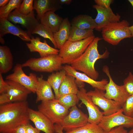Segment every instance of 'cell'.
<instances>
[{"instance_id": "obj_10", "label": "cell", "mask_w": 133, "mask_h": 133, "mask_svg": "<svg viewBox=\"0 0 133 133\" xmlns=\"http://www.w3.org/2000/svg\"><path fill=\"white\" fill-rule=\"evenodd\" d=\"M22 64H17L15 66L13 73L7 76L6 79L17 82L30 90L32 93H35L38 83V77L33 73H30L29 75H26L22 69Z\"/></svg>"}, {"instance_id": "obj_32", "label": "cell", "mask_w": 133, "mask_h": 133, "mask_svg": "<svg viewBox=\"0 0 133 133\" xmlns=\"http://www.w3.org/2000/svg\"><path fill=\"white\" fill-rule=\"evenodd\" d=\"M23 0H10L5 6L0 7V18H7L14 9L18 8Z\"/></svg>"}, {"instance_id": "obj_25", "label": "cell", "mask_w": 133, "mask_h": 133, "mask_svg": "<svg viewBox=\"0 0 133 133\" xmlns=\"http://www.w3.org/2000/svg\"><path fill=\"white\" fill-rule=\"evenodd\" d=\"M71 24L72 26L84 29L93 30L96 27L94 19L86 15H80L75 17Z\"/></svg>"}, {"instance_id": "obj_39", "label": "cell", "mask_w": 133, "mask_h": 133, "mask_svg": "<svg viewBox=\"0 0 133 133\" xmlns=\"http://www.w3.org/2000/svg\"><path fill=\"white\" fill-rule=\"evenodd\" d=\"M7 84L3 78L2 74L0 73V94L5 92Z\"/></svg>"}, {"instance_id": "obj_12", "label": "cell", "mask_w": 133, "mask_h": 133, "mask_svg": "<svg viewBox=\"0 0 133 133\" xmlns=\"http://www.w3.org/2000/svg\"><path fill=\"white\" fill-rule=\"evenodd\" d=\"M84 88H80L77 94L81 104H84L87 110L89 116L88 122L98 124L104 116L98 106L92 101L87 94Z\"/></svg>"}, {"instance_id": "obj_36", "label": "cell", "mask_w": 133, "mask_h": 133, "mask_svg": "<svg viewBox=\"0 0 133 133\" xmlns=\"http://www.w3.org/2000/svg\"><path fill=\"white\" fill-rule=\"evenodd\" d=\"M96 5L106 8L110 7L111 4L114 1L112 0H95Z\"/></svg>"}, {"instance_id": "obj_19", "label": "cell", "mask_w": 133, "mask_h": 133, "mask_svg": "<svg viewBox=\"0 0 133 133\" xmlns=\"http://www.w3.org/2000/svg\"><path fill=\"white\" fill-rule=\"evenodd\" d=\"M30 42L26 44L30 52H38L40 57L52 54H58L59 50L49 46L45 40L42 42L39 37L34 38L32 36Z\"/></svg>"}, {"instance_id": "obj_45", "label": "cell", "mask_w": 133, "mask_h": 133, "mask_svg": "<svg viewBox=\"0 0 133 133\" xmlns=\"http://www.w3.org/2000/svg\"><path fill=\"white\" fill-rule=\"evenodd\" d=\"M10 0H0V7H2L6 5L9 2Z\"/></svg>"}, {"instance_id": "obj_6", "label": "cell", "mask_w": 133, "mask_h": 133, "mask_svg": "<svg viewBox=\"0 0 133 133\" xmlns=\"http://www.w3.org/2000/svg\"><path fill=\"white\" fill-rule=\"evenodd\" d=\"M38 109L54 124H60L69 112L56 99L41 101Z\"/></svg>"}, {"instance_id": "obj_31", "label": "cell", "mask_w": 133, "mask_h": 133, "mask_svg": "<svg viewBox=\"0 0 133 133\" xmlns=\"http://www.w3.org/2000/svg\"><path fill=\"white\" fill-rule=\"evenodd\" d=\"M98 124L88 122L85 125L65 133H104Z\"/></svg>"}, {"instance_id": "obj_22", "label": "cell", "mask_w": 133, "mask_h": 133, "mask_svg": "<svg viewBox=\"0 0 133 133\" xmlns=\"http://www.w3.org/2000/svg\"><path fill=\"white\" fill-rule=\"evenodd\" d=\"M50 11L45 13L39 19L41 23L48 27L54 33L58 31L63 19Z\"/></svg>"}, {"instance_id": "obj_18", "label": "cell", "mask_w": 133, "mask_h": 133, "mask_svg": "<svg viewBox=\"0 0 133 133\" xmlns=\"http://www.w3.org/2000/svg\"><path fill=\"white\" fill-rule=\"evenodd\" d=\"M63 69L66 71V75L72 76L77 80L88 83L94 88L105 91V86L108 83L107 79H103L100 81H97L84 73L78 71L67 65L63 66Z\"/></svg>"}, {"instance_id": "obj_42", "label": "cell", "mask_w": 133, "mask_h": 133, "mask_svg": "<svg viewBox=\"0 0 133 133\" xmlns=\"http://www.w3.org/2000/svg\"><path fill=\"white\" fill-rule=\"evenodd\" d=\"M55 132L56 133H63V128L60 124H54Z\"/></svg>"}, {"instance_id": "obj_4", "label": "cell", "mask_w": 133, "mask_h": 133, "mask_svg": "<svg viewBox=\"0 0 133 133\" xmlns=\"http://www.w3.org/2000/svg\"><path fill=\"white\" fill-rule=\"evenodd\" d=\"M129 25L126 20L108 25L101 31L103 39L112 45H118L122 40L132 37Z\"/></svg>"}, {"instance_id": "obj_35", "label": "cell", "mask_w": 133, "mask_h": 133, "mask_svg": "<svg viewBox=\"0 0 133 133\" xmlns=\"http://www.w3.org/2000/svg\"><path fill=\"white\" fill-rule=\"evenodd\" d=\"M123 84L130 95H133V75L130 72L128 76L123 80Z\"/></svg>"}, {"instance_id": "obj_28", "label": "cell", "mask_w": 133, "mask_h": 133, "mask_svg": "<svg viewBox=\"0 0 133 133\" xmlns=\"http://www.w3.org/2000/svg\"><path fill=\"white\" fill-rule=\"evenodd\" d=\"M94 35L93 30L82 29L71 26L68 40L73 42L80 41Z\"/></svg>"}, {"instance_id": "obj_40", "label": "cell", "mask_w": 133, "mask_h": 133, "mask_svg": "<svg viewBox=\"0 0 133 133\" xmlns=\"http://www.w3.org/2000/svg\"><path fill=\"white\" fill-rule=\"evenodd\" d=\"M27 133H40V131L29 123L26 125Z\"/></svg>"}, {"instance_id": "obj_20", "label": "cell", "mask_w": 133, "mask_h": 133, "mask_svg": "<svg viewBox=\"0 0 133 133\" xmlns=\"http://www.w3.org/2000/svg\"><path fill=\"white\" fill-rule=\"evenodd\" d=\"M38 83L35 93L37 97L36 102L55 99L52 87L47 81L44 80L42 76L38 77Z\"/></svg>"}, {"instance_id": "obj_23", "label": "cell", "mask_w": 133, "mask_h": 133, "mask_svg": "<svg viewBox=\"0 0 133 133\" xmlns=\"http://www.w3.org/2000/svg\"><path fill=\"white\" fill-rule=\"evenodd\" d=\"M71 27L68 19H63L58 31L54 33V37L57 48L59 50L68 40Z\"/></svg>"}, {"instance_id": "obj_5", "label": "cell", "mask_w": 133, "mask_h": 133, "mask_svg": "<svg viewBox=\"0 0 133 133\" xmlns=\"http://www.w3.org/2000/svg\"><path fill=\"white\" fill-rule=\"evenodd\" d=\"M95 37L94 35L80 41L67 40L59 50L58 54L62 59L63 64H70L80 56Z\"/></svg>"}, {"instance_id": "obj_13", "label": "cell", "mask_w": 133, "mask_h": 133, "mask_svg": "<svg viewBox=\"0 0 133 133\" xmlns=\"http://www.w3.org/2000/svg\"><path fill=\"white\" fill-rule=\"evenodd\" d=\"M97 11V14L95 21L96 25L95 30L101 31L102 29L108 25L120 21L121 16L118 14H115L111 7L106 8L96 4L93 5Z\"/></svg>"}, {"instance_id": "obj_27", "label": "cell", "mask_w": 133, "mask_h": 133, "mask_svg": "<svg viewBox=\"0 0 133 133\" xmlns=\"http://www.w3.org/2000/svg\"><path fill=\"white\" fill-rule=\"evenodd\" d=\"M66 71L64 69L50 75L47 81L53 89L55 99L58 98V91L60 86L66 75Z\"/></svg>"}, {"instance_id": "obj_46", "label": "cell", "mask_w": 133, "mask_h": 133, "mask_svg": "<svg viewBox=\"0 0 133 133\" xmlns=\"http://www.w3.org/2000/svg\"><path fill=\"white\" fill-rule=\"evenodd\" d=\"M129 28L131 32L132 37L133 38V25L132 26H129Z\"/></svg>"}, {"instance_id": "obj_44", "label": "cell", "mask_w": 133, "mask_h": 133, "mask_svg": "<svg viewBox=\"0 0 133 133\" xmlns=\"http://www.w3.org/2000/svg\"><path fill=\"white\" fill-rule=\"evenodd\" d=\"M72 1L71 0H59L58 1L60 4H65L68 5Z\"/></svg>"}, {"instance_id": "obj_17", "label": "cell", "mask_w": 133, "mask_h": 133, "mask_svg": "<svg viewBox=\"0 0 133 133\" xmlns=\"http://www.w3.org/2000/svg\"><path fill=\"white\" fill-rule=\"evenodd\" d=\"M28 112L29 120L33 123L36 128L45 133H55L54 124L42 113L30 108Z\"/></svg>"}, {"instance_id": "obj_15", "label": "cell", "mask_w": 133, "mask_h": 133, "mask_svg": "<svg viewBox=\"0 0 133 133\" xmlns=\"http://www.w3.org/2000/svg\"><path fill=\"white\" fill-rule=\"evenodd\" d=\"M8 33L16 36L22 40L26 41H30L32 36L27 31L14 24L7 18H0V41L2 44L5 43L2 37Z\"/></svg>"}, {"instance_id": "obj_2", "label": "cell", "mask_w": 133, "mask_h": 133, "mask_svg": "<svg viewBox=\"0 0 133 133\" xmlns=\"http://www.w3.org/2000/svg\"><path fill=\"white\" fill-rule=\"evenodd\" d=\"M102 39L95 37L83 53L70 64L74 69L84 73L92 79L96 80L99 73L95 67L96 62L100 59L107 58L109 53L106 50L102 54L99 53L98 50V43Z\"/></svg>"}, {"instance_id": "obj_48", "label": "cell", "mask_w": 133, "mask_h": 133, "mask_svg": "<svg viewBox=\"0 0 133 133\" xmlns=\"http://www.w3.org/2000/svg\"><path fill=\"white\" fill-rule=\"evenodd\" d=\"M128 133H133V128L128 132Z\"/></svg>"}, {"instance_id": "obj_9", "label": "cell", "mask_w": 133, "mask_h": 133, "mask_svg": "<svg viewBox=\"0 0 133 133\" xmlns=\"http://www.w3.org/2000/svg\"><path fill=\"white\" fill-rule=\"evenodd\" d=\"M102 70L108 77L109 81L105 87L104 96L106 98L119 103L122 107L130 96L123 85H119L113 81L107 66H104Z\"/></svg>"}, {"instance_id": "obj_16", "label": "cell", "mask_w": 133, "mask_h": 133, "mask_svg": "<svg viewBox=\"0 0 133 133\" xmlns=\"http://www.w3.org/2000/svg\"><path fill=\"white\" fill-rule=\"evenodd\" d=\"M5 92L11 102L27 101L29 94L32 93L29 90L20 84L12 81L7 80Z\"/></svg>"}, {"instance_id": "obj_30", "label": "cell", "mask_w": 133, "mask_h": 133, "mask_svg": "<svg viewBox=\"0 0 133 133\" xmlns=\"http://www.w3.org/2000/svg\"><path fill=\"white\" fill-rule=\"evenodd\" d=\"M57 100L61 104L68 109L76 105L80 100L77 95L74 94L61 95Z\"/></svg>"}, {"instance_id": "obj_47", "label": "cell", "mask_w": 133, "mask_h": 133, "mask_svg": "<svg viewBox=\"0 0 133 133\" xmlns=\"http://www.w3.org/2000/svg\"><path fill=\"white\" fill-rule=\"evenodd\" d=\"M128 1L131 4L133 7V0H129Z\"/></svg>"}, {"instance_id": "obj_14", "label": "cell", "mask_w": 133, "mask_h": 133, "mask_svg": "<svg viewBox=\"0 0 133 133\" xmlns=\"http://www.w3.org/2000/svg\"><path fill=\"white\" fill-rule=\"evenodd\" d=\"M7 19L15 24L21 25L31 35L34 29L40 23L35 18L33 11L28 15H25L20 13L17 8L11 12Z\"/></svg>"}, {"instance_id": "obj_3", "label": "cell", "mask_w": 133, "mask_h": 133, "mask_svg": "<svg viewBox=\"0 0 133 133\" xmlns=\"http://www.w3.org/2000/svg\"><path fill=\"white\" fill-rule=\"evenodd\" d=\"M63 60L58 54H52L43 57L31 58L22 64L32 70L40 72H51L63 69Z\"/></svg>"}, {"instance_id": "obj_41", "label": "cell", "mask_w": 133, "mask_h": 133, "mask_svg": "<svg viewBox=\"0 0 133 133\" xmlns=\"http://www.w3.org/2000/svg\"><path fill=\"white\" fill-rule=\"evenodd\" d=\"M26 125H22L19 126L15 130L13 133H27Z\"/></svg>"}, {"instance_id": "obj_37", "label": "cell", "mask_w": 133, "mask_h": 133, "mask_svg": "<svg viewBox=\"0 0 133 133\" xmlns=\"http://www.w3.org/2000/svg\"><path fill=\"white\" fill-rule=\"evenodd\" d=\"M11 102L9 96L5 92H4L0 95V104L3 105L5 104Z\"/></svg>"}, {"instance_id": "obj_38", "label": "cell", "mask_w": 133, "mask_h": 133, "mask_svg": "<svg viewBox=\"0 0 133 133\" xmlns=\"http://www.w3.org/2000/svg\"><path fill=\"white\" fill-rule=\"evenodd\" d=\"M127 131L122 126L114 128L108 132L104 133H128Z\"/></svg>"}, {"instance_id": "obj_21", "label": "cell", "mask_w": 133, "mask_h": 133, "mask_svg": "<svg viewBox=\"0 0 133 133\" xmlns=\"http://www.w3.org/2000/svg\"><path fill=\"white\" fill-rule=\"evenodd\" d=\"M58 0H33V7L37 14L39 19L46 12L50 11H55L60 8Z\"/></svg>"}, {"instance_id": "obj_29", "label": "cell", "mask_w": 133, "mask_h": 133, "mask_svg": "<svg viewBox=\"0 0 133 133\" xmlns=\"http://www.w3.org/2000/svg\"><path fill=\"white\" fill-rule=\"evenodd\" d=\"M36 34L45 38L49 39L55 48H57L54 37L53 33L47 27L40 23L34 29L32 34Z\"/></svg>"}, {"instance_id": "obj_7", "label": "cell", "mask_w": 133, "mask_h": 133, "mask_svg": "<svg viewBox=\"0 0 133 133\" xmlns=\"http://www.w3.org/2000/svg\"><path fill=\"white\" fill-rule=\"evenodd\" d=\"M104 91L97 88L87 92L88 96L94 103L103 111L104 116L110 115L118 111L122 108L120 104L106 97Z\"/></svg>"}, {"instance_id": "obj_11", "label": "cell", "mask_w": 133, "mask_h": 133, "mask_svg": "<svg viewBox=\"0 0 133 133\" xmlns=\"http://www.w3.org/2000/svg\"><path fill=\"white\" fill-rule=\"evenodd\" d=\"M87 115L76 105L70 108V111L60 125L63 130L68 132L82 126L88 122Z\"/></svg>"}, {"instance_id": "obj_33", "label": "cell", "mask_w": 133, "mask_h": 133, "mask_svg": "<svg viewBox=\"0 0 133 133\" xmlns=\"http://www.w3.org/2000/svg\"><path fill=\"white\" fill-rule=\"evenodd\" d=\"M33 0H23L17 9L21 13L27 15L33 10Z\"/></svg>"}, {"instance_id": "obj_24", "label": "cell", "mask_w": 133, "mask_h": 133, "mask_svg": "<svg viewBox=\"0 0 133 133\" xmlns=\"http://www.w3.org/2000/svg\"><path fill=\"white\" fill-rule=\"evenodd\" d=\"M13 58L9 48L5 46H0V73L8 72L12 68Z\"/></svg>"}, {"instance_id": "obj_34", "label": "cell", "mask_w": 133, "mask_h": 133, "mask_svg": "<svg viewBox=\"0 0 133 133\" xmlns=\"http://www.w3.org/2000/svg\"><path fill=\"white\" fill-rule=\"evenodd\" d=\"M122 109L125 115L133 117V95L129 97L122 106Z\"/></svg>"}, {"instance_id": "obj_43", "label": "cell", "mask_w": 133, "mask_h": 133, "mask_svg": "<svg viewBox=\"0 0 133 133\" xmlns=\"http://www.w3.org/2000/svg\"><path fill=\"white\" fill-rule=\"evenodd\" d=\"M76 82L78 87L79 88L84 87L85 85L84 83L76 79Z\"/></svg>"}, {"instance_id": "obj_1", "label": "cell", "mask_w": 133, "mask_h": 133, "mask_svg": "<svg viewBox=\"0 0 133 133\" xmlns=\"http://www.w3.org/2000/svg\"><path fill=\"white\" fill-rule=\"evenodd\" d=\"M27 101L10 102L0 106V133H13L18 127L30 123Z\"/></svg>"}, {"instance_id": "obj_26", "label": "cell", "mask_w": 133, "mask_h": 133, "mask_svg": "<svg viewBox=\"0 0 133 133\" xmlns=\"http://www.w3.org/2000/svg\"><path fill=\"white\" fill-rule=\"evenodd\" d=\"M75 79L72 76L66 75L59 88L58 98L61 95L68 94H77L79 89Z\"/></svg>"}, {"instance_id": "obj_8", "label": "cell", "mask_w": 133, "mask_h": 133, "mask_svg": "<svg viewBox=\"0 0 133 133\" xmlns=\"http://www.w3.org/2000/svg\"><path fill=\"white\" fill-rule=\"evenodd\" d=\"M104 133L113 128L122 126L127 128H133V117L125 115L122 109L109 115L103 116L98 124Z\"/></svg>"}]
</instances>
